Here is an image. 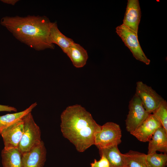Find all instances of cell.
I'll return each instance as SVG.
<instances>
[{
  "label": "cell",
  "instance_id": "obj_1",
  "mask_svg": "<svg viewBox=\"0 0 167 167\" xmlns=\"http://www.w3.org/2000/svg\"><path fill=\"white\" fill-rule=\"evenodd\" d=\"M53 22L45 16H5L0 24L20 42L36 51L54 49L49 35Z\"/></svg>",
  "mask_w": 167,
  "mask_h": 167
},
{
  "label": "cell",
  "instance_id": "obj_2",
  "mask_svg": "<svg viewBox=\"0 0 167 167\" xmlns=\"http://www.w3.org/2000/svg\"><path fill=\"white\" fill-rule=\"evenodd\" d=\"M60 128L63 136L83 152L94 144L95 134L101 126L91 114L79 105L68 106L61 115Z\"/></svg>",
  "mask_w": 167,
  "mask_h": 167
},
{
  "label": "cell",
  "instance_id": "obj_3",
  "mask_svg": "<svg viewBox=\"0 0 167 167\" xmlns=\"http://www.w3.org/2000/svg\"><path fill=\"white\" fill-rule=\"evenodd\" d=\"M22 119L23 132L18 148L23 154L39 144L42 140L41 130L35 122L31 112L24 116Z\"/></svg>",
  "mask_w": 167,
  "mask_h": 167
},
{
  "label": "cell",
  "instance_id": "obj_4",
  "mask_svg": "<svg viewBox=\"0 0 167 167\" xmlns=\"http://www.w3.org/2000/svg\"><path fill=\"white\" fill-rule=\"evenodd\" d=\"M122 131L118 124L107 122L95 135L94 144L98 149L118 146L121 142Z\"/></svg>",
  "mask_w": 167,
  "mask_h": 167
},
{
  "label": "cell",
  "instance_id": "obj_5",
  "mask_svg": "<svg viewBox=\"0 0 167 167\" xmlns=\"http://www.w3.org/2000/svg\"><path fill=\"white\" fill-rule=\"evenodd\" d=\"M116 30V32L130 50L134 57L146 65L149 64L150 60L146 57L141 48L138 34L123 24L117 26Z\"/></svg>",
  "mask_w": 167,
  "mask_h": 167
},
{
  "label": "cell",
  "instance_id": "obj_6",
  "mask_svg": "<svg viewBox=\"0 0 167 167\" xmlns=\"http://www.w3.org/2000/svg\"><path fill=\"white\" fill-rule=\"evenodd\" d=\"M129 112L125 120L126 129L131 134L149 115L139 96L135 94L129 102Z\"/></svg>",
  "mask_w": 167,
  "mask_h": 167
},
{
  "label": "cell",
  "instance_id": "obj_7",
  "mask_svg": "<svg viewBox=\"0 0 167 167\" xmlns=\"http://www.w3.org/2000/svg\"><path fill=\"white\" fill-rule=\"evenodd\" d=\"M135 94L139 96L146 111L149 114L152 113L165 100L151 87L141 81L136 83Z\"/></svg>",
  "mask_w": 167,
  "mask_h": 167
},
{
  "label": "cell",
  "instance_id": "obj_8",
  "mask_svg": "<svg viewBox=\"0 0 167 167\" xmlns=\"http://www.w3.org/2000/svg\"><path fill=\"white\" fill-rule=\"evenodd\" d=\"M23 132L22 119L4 129L2 136L4 147L6 149L18 148Z\"/></svg>",
  "mask_w": 167,
  "mask_h": 167
},
{
  "label": "cell",
  "instance_id": "obj_9",
  "mask_svg": "<svg viewBox=\"0 0 167 167\" xmlns=\"http://www.w3.org/2000/svg\"><path fill=\"white\" fill-rule=\"evenodd\" d=\"M46 150L43 141L29 151L22 154L23 167H43L46 160Z\"/></svg>",
  "mask_w": 167,
  "mask_h": 167
},
{
  "label": "cell",
  "instance_id": "obj_10",
  "mask_svg": "<svg viewBox=\"0 0 167 167\" xmlns=\"http://www.w3.org/2000/svg\"><path fill=\"white\" fill-rule=\"evenodd\" d=\"M161 126L155 116L150 113L131 135L140 141L149 142L156 131Z\"/></svg>",
  "mask_w": 167,
  "mask_h": 167
},
{
  "label": "cell",
  "instance_id": "obj_11",
  "mask_svg": "<svg viewBox=\"0 0 167 167\" xmlns=\"http://www.w3.org/2000/svg\"><path fill=\"white\" fill-rule=\"evenodd\" d=\"M141 17L138 0H128L123 24L137 34Z\"/></svg>",
  "mask_w": 167,
  "mask_h": 167
},
{
  "label": "cell",
  "instance_id": "obj_12",
  "mask_svg": "<svg viewBox=\"0 0 167 167\" xmlns=\"http://www.w3.org/2000/svg\"><path fill=\"white\" fill-rule=\"evenodd\" d=\"M148 142V154L156 151L167 153V132L162 126L156 131Z\"/></svg>",
  "mask_w": 167,
  "mask_h": 167
},
{
  "label": "cell",
  "instance_id": "obj_13",
  "mask_svg": "<svg viewBox=\"0 0 167 167\" xmlns=\"http://www.w3.org/2000/svg\"><path fill=\"white\" fill-rule=\"evenodd\" d=\"M98 149L100 156L103 155L107 159L109 167H126L124 154L120 152L118 146Z\"/></svg>",
  "mask_w": 167,
  "mask_h": 167
},
{
  "label": "cell",
  "instance_id": "obj_14",
  "mask_svg": "<svg viewBox=\"0 0 167 167\" xmlns=\"http://www.w3.org/2000/svg\"><path fill=\"white\" fill-rule=\"evenodd\" d=\"M70 59L76 68L84 66L88 58V53L79 44L73 43L65 53Z\"/></svg>",
  "mask_w": 167,
  "mask_h": 167
},
{
  "label": "cell",
  "instance_id": "obj_15",
  "mask_svg": "<svg viewBox=\"0 0 167 167\" xmlns=\"http://www.w3.org/2000/svg\"><path fill=\"white\" fill-rule=\"evenodd\" d=\"M1 157L3 167H23L22 154L18 148H4Z\"/></svg>",
  "mask_w": 167,
  "mask_h": 167
},
{
  "label": "cell",
  "instance_id": "obj_16",
  "mask_svg": "<svg viewBox=\"0 0 167 167\" xmlns=\"http://www.w3.org/2000/svg\"><path fill=\"white\" fill-rule=\"evenodd\" d=\"M49 41L50 43L58 45L64 53L74 42L72 39L66 37L60 31L56 22H53L51 27Z\"/></svg>",
  "mask_w": 167,
  "mask_h": 167
},
{
  "label": "cell",
  "instance_id": "obj_17",
  "mask_svg": "<svg viewBox=\"0 0 167 167\" xmlns=\"http://www.w3.org/2000/svg\"><path fill=\"white\" fill-rule=\"evenodd\" d=\"M37 105V103L35 102L23 111L0 116V136L4 129L22 119L26 115L31 112Z\"/></svg>",
  "mask_w": 167,
  "mask_h": 167
},
{
  "label": "cell",
  "instance_id": "obj_18",
  "mask_svg": "<svg viewBox=\"0 0 167 167\" xmlns=\"http://www.w3.org/2000/svg\"><path fill=\"white\" fill-rule=\"evenodd\" d=\"M124 155L126 167H149L146 161V154L130 150Z\"/></svg>",
  "mask_w": 167,
  "mask_h": 167
},
{
  "label": "cell",
  "instance_id": "obj_19",
  "mask_svg": "<svg viewBox=\"0 0 167 167\" xmlns=\"http://www.w3.org/2000/svg\"><path fill=\"white\" fill-rule=\"evenodd\" d=\"M145 159L149 167H165L167 165V153L154 152L146 154Z\"/></svg>",
  "mask_w": 167,
  "mask_h": 167
},
{
  "label": "cell",
  "instance_id": "obj_20",
  "mask_svg": "<svg viewBox=\"0 0 167 167\" xmlns=\"http://www.w3.org/2000/svg\"><path fill=\"white\" fill-rule=\"evenodd\" d=\"M167 132V102L164 100L152 113Z\"/></svg>",
  "mask_w": 167,
  "mask_h": 167
},
{
  "label": "cell",
  "instance_id": "obj_21",
  "mask_svg": "<svg viewBox=\"0 0 167 167\" xmlns=\"http://www.w3.org/2000/svg\"><path fill=\"white\" fill-rule=\"evenodd\" d=\"M100 160H94V161L91 163V167H109V164L106 158L104 156H101Z\"/></svg>",
  "mask_w": 167,
  "mask_h": 167
},
{
  "label": "cell",
  "instance_id": "obj_22",
  "mask_svg": "<svg viewBox=\"0 0 167 167\" xmlns=\"http://www.w3.org/2000/svg\"><path fill=\"white\" fill-rule=\"evenodd\" d=\"M1 111L17 112V109L14 107L0 105V112Z\"/></svg>",
  "mask_w": 167,
  "mask_h": 167
},
{
  "label": "cell",
  "instance_id": "obj_23",
  "mask_svg": "<svg viewBox=\"0 0 167 167\" xmlns=\"http://www.w3.org/2000/svg\"><path fill=\"white\" fill-rule=\"evenodd\" d=\"M19 1V0H1V1L4 3L14 5Z\"/></svg>",
  "mask_w": 167,
  "mask_h": 167
}]
</instances>
